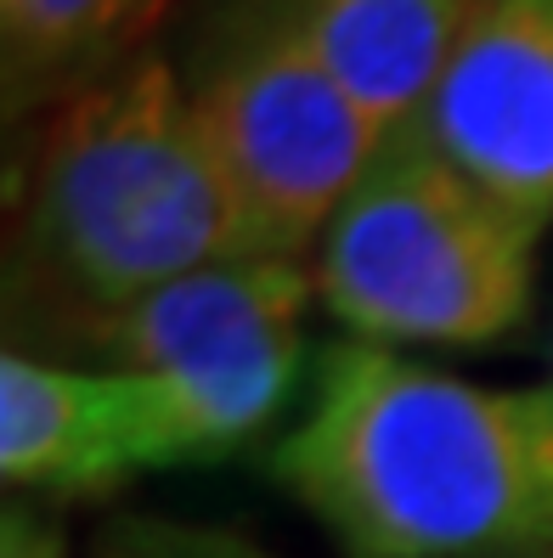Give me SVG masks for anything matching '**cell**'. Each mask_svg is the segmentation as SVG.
Here are the masks:
<instances>
[{
    "label": "cell",
    "instance_id": "1",
    "mask_svg": "<svg viewBox=\"0 0 553 558\" xmlns=\"http://www.w3.org/2000/svg\"><path fill=\"white\" fill-rule=\"evenodd\" d=\"M272 474L345 558H553V384L345 339Z\"/></svg>",
    "mask_w": 553,
    "mask_h": 558
},
{
    "label": "cell",
    "instance_id": "2",
    "mask_svg": "<svg viewBox=\"0 0 553 558\" xmlns=\"http://www.w3.org/2000/svg\"><path fill=\"white\" fill-rule=\"evenodd\" d=\"M28 130L7 254V316L35 344L28 355H69L91 322L130 300L243 259L181 62L142 51Z\"/></svg>",
    "mask_w": 553,
    "mask_h": 558
},
{
    "label": "cell",
    "instance_id": "3",
    "mask_svg": "<svg viewBox=\"0 0 553 558\" xmlns=\"http://www.w3.org/2000/svg\"><path fill=\"white\" fill-rule=\"evenodd\" d=\"M542 232L452 163L424 124L389 130L316 243V305L384 350H492L537 305Z\"/></svg>",
    "mask_w": 553,
    "mask_h": 558
},
{
    "label": "cell",
    "instance_id": "4",
    "mask_svg": "<svg viewBox=\"0 0 553 558\" xmlns=\"http://www.w3.org/2000/svg\"><path fill=\"white\" fill-rule=\"evenodd\" d=\"M181 80L232 192L243 254L305 259L389 130L266 0H215Z\"/></svg>",
    "mask_w": 553,
    "mask_h": 558
},
{
    "label": "cell",
    "instance_id": "5",
    "mask_svg": "<svg viewBox=\"0 0 553 558\" xmlns=\"http://www.w3.org/2000/svg\"><path fill=\"white\" fill-rule=\"evenodd\" d=\"M424 136L537 232L553 226V0H485L418 113Z\"/></svg>",
    "mask_w": 553,
    "mask_h": 558
},
{
    "label": "cell",
    "instance_id": "6",
    "mask_svg": "<svg viewBox=\"0 0 553 558\" xmlns=\"http://www.w3.org/2000/svg\"><path fill=\"white\" fill-rule=\"evenodd\" d=\"M311 305H316V271L305 259L243 254L187 271L142 293V300H130L124 311L91 322L74 339V355L108 373H181L282 333H305Z\"/></svg>",
    "mask_w": 553,
    "mask_h": 558
},
{
    "label": "cell",
    "instance_id": "7",
    "mask_svg": "<svg viewBox=\"0 0 553 558\" xmlns=\"http://www.w3.org/2000/svg\"><path fill=\"white\" fill-rule=\"evenodd\" d=\"M0 474L12 497H108L142 474L130 384L108 367L0 355Z\"/></svg>",
    "mask_w": 553,
    "mask_h": 558
},
{
    "label": "cell",
    "instance_id": "8",
    "mask_svg": "<svg viewBox=\"0 0 553 558\" xmlns=\"http://www.w3.org/2000/svg\"><path fill=\"white\" fill-rule=\"evenodd\" d=\"M384 130L424 113L485 0H266Z\"/></svg>",
    "mask_w": 553,
    "mask_h": 558
},
{
    "label": "cell",
    "instance_id": "9",
    "mask_svg": "<svg viewBox=\"0 0 553 558\" xmlns=\"http://www.w3.org/2000/svg\"><path fill=\"white\" fill-rule=\"evenodd\" d=\"M300 378H305V333H282L181 373H124L142 474L181 463H220V457L243 451L288 412Z\"/></svg>",
    "mask_w": 553,
    "mask_h": 558
},
{
    "label": "cell",
    "instance_id": "10",
    "mask_svg": "<svg viewBox=\"0 0 553 558\" xmlns=\"http://www.w3.org/2000/svg\"><path fill=\"white\" fill-rule=\"evenodd\" d=\"M170 0H0V96L7 124H35L74 90L147 51Z\"/></svg>",
    "mask_w": 553,
    "mask_h": 558
},
{
    "label": "cell",
    "instance_id": "11",
    "mask_svg": "<svg viewBox=\"0 0 553 558\" xmlns=\"http://www.w3.org/2000/svg\"><path fill=\"white\" fill-rule=\"evenodd\" d=\"M91 558H277L272 547L249 542L243 531L170 513H119L91 542Z\"/></svg>",
    "mask_w": 553,
    "mask_h": 558
},
{
    "label": "cell",
    "instance_id": "12",
    "mask_svg": "<svg viewBox=\"0 0 553 558\" xmlns=\"http://www.w3.org/2000/svg\"><path fill=\"white\" fill-rule=\"evenodd\" d=\"M0 558H69L57 519L35 502H7L0 513Z\"/></svg>",
    "mask_w": 553,
    "mask_h": 558
}]
</instances>
